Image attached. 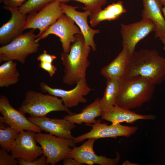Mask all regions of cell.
Masks as SVG:
<instances>
[{"instance_id":"obj_1","label":"cell","mask_w":165,"mask_h":165,"mask_svg":"<svg viewBox=\"0 0 165 165\" xmlns=\"http://www.w3.org/2000/svg\"><path fill=\"white\" fill-rule=\"evenodd\" d=\"M138 76L155 85L165 80V58L155 50L135 51L130 57L123 78Z\"/></svg>"},{"instance_id":"obj_2","label":"cell","mask_w":165,"mask_h":165,"mask_svg":"<svg viewBox=\"0 0 165 165\" xmlns=\"http://www.w3.org/2000/svg\"><path fill=\"white\" fill-rule=\"evenodd\" d=\"M155 85L139 76L123 78L119 81L115 105L129 109L139 108L151 99Z\"/></svg>"},{"instance_id":"obj_3","label":"cell","mask_w":165,"mask_h":165,"mask_svg":"<svg viewBox=\"0 0 165 165\" xmlns=\"http://www.w3.org/2000/svg\"><path fill=\"white\" fill-rule=\"evenodd\" d=\"M75 39L71 46L68 53L61 54L62 64L64 67L63 83L69 85L76 84L80 80L86 79V71L90 62L88 59L91 50L85 45L82 34L75 35Z\"/></svg>"},{"instance_id":"obj_4","label":"cell","mask_w":165,"mask_h":165,"mask_svg":"<svg viewBox=\"0 0 165 165\" xmlns=\"http://www.w3.org/2000/svg\"><path fill=\"white\" fill-rule=\"evenodd\" d=\"M63 103L61 99L57 97L29 90L26 92L24 99L18 110L32 117L46 116L53 111H64L69 115L75 113L71 112Z\"/></svg>"},{"instance_id":"obj_5","label":"cell","mask_w":165,"mask_h":165,"mask_svg":"<svg viewBox=\"0 0 165 165\" xmlns=\"http://www.w3.org/2000/svg\"><path fill=\"white\" fill-rule=\"evenodd\" d=\"M35 29L23 33L9 43L0 48V62L16 60L24 64L27 57L37 53L39 44L36 41Z\"/></svg>"},{"instance_id":"obj_6","label":"cell","mask_w":165,"mask_h":165,"mask_svg":"<svg viewBox=\"0 0 165 165\" xmlns=\"http://www.w3.org/2000/svg\"><path fill=\"white\" fill-rule=\"evenodd\" d=\"M35 139L41 147L48 164L54 165L68 157L75 146L74 139L59 138L49 134L35 133Z\"/></svg>"},{"instance_id":"obj_7","label":"cell","mask_w":165,"mask_h":165,"mask_svg":"<svg viewBox=\"0 0 165 165\" xmlns=\"http://www.w3.org/2000/svg\"><path fill=\"white\" fill-rule=\"evenodd\" d=\"M75 23L71 18L64 14L40 36L36 38V41L39 42L51 34L55 35L59 38L63 52L68 53L71 48V44L75 40V35L82 34Z\"/></svg>"},{"instance_id":"obj_8","label":"cell","mask_w":165,"mask_h":165,"mask_svg":"<svg viewBox=\"0 0 165 165\" xmlns=\"http://www.w3.org/2000/svg\"><path fill=\"white\" fill-rule=\"evenodd\" d=\"M60 3L54 1L48 4L38 12L29 14L24 30L28 29H38L36 38L64 14Z\"/></svg>"},{"instance_id":"obj_9","label":"cell","mask_w":165,"mask_h":165,"mask_svg":"<svg viewBox=\"0 0 165 165\" xmlns=\"http://www.w3.org/2000/svg\"><path fill=\"white\" fill-rule=\"evenodd\" d=\"M99 119L95 123L90 126L92 127L90 130L75 138L76 143H80L85 140L93 138L96 140L100 138L117 137L124 136L129 137L135 133L139 129L137 127L124 126L119 124H113L108 125L107 123H101Z\"/></svg>"},{"instance_id":"obj_10","label":"cell","mask_w":165,"mask_h":165,"mask_svg":"<svg viewBox=\"0 0 165 165\" xmlns=\"http://www.w3.org/2000/svg\"><path fill=\"white\" fill-rule=\"evenodd\" d=\"M40 85L42 92L61 98L64 105L68 108L75 107L80 103H86L87 100L84 96L93 90L88 85L86 79L80 80L75 87L70 90L52 88L44 82H41Z\"/></svg>"},{"instance_id":"obj_11","label":"cell","mask_w":165,"mask_h":165,"mask_svg":"<svg viewBox=\"0 0 165 165\" xmlns=\"http://www.w3.org/2000/svg\"><path fill=\"white\" fill-rule=\"evenodd\" d=\"M120 33L122 44L127 48L130 57L135 51L136 46L150 32L155 31L156 27L150 20L142 18L137 22L125 24H121Z\"/></svg>"},{"instance_id":"obj_12","label":"cell","mask_w":165,"mask_h":165,"mask_svg":"<svg viewBox=\"0 0 165 165\" xmlns=\"http://www.w3.org/2000/svg\"><path fill=\"white\" fill-rule=\"evenodd\" d=\"M0 112L3 116H0V120L20 132L28 130L37 133L42 131V130L38 127L25 117V113L12 107L8 99L4 95L0 96Z\"/></svg>"},{"instance_id":"obj_13","label":"cell","mask_w":165,"mask_h":165,"mask_svg":"<svg viewBox=\"0 0 165 165\" xmlns=\"http://www.w3.org/2000/svg\"><path fill=\"white\" fill-rule=\"evenodd\" d=\"M35 132L31 130L20 132L10 151L14 158L31 161L43 154L41 147L36 144L35 137Z\"/></svg>"},{"instance_id":"obj_14","label":"cell","mask_w":165,"mask_h":165,"mask_svg":"<svg viewBox=\"0 0 165 165\" xmlns=\"http://www.w3.org/2000/svg\"><path fill=\"white\" fill-rule=\"evenodd\" d=\"M96 140L89 138L82 145L73 147L68 157L73 158L83 165L86 164L93 165L94 164L101 165H116L120 160L119 153L117 152L116 157L108 158L102 156H98L93 149L94 144Z\"/></svg>"},{"instance_id":"obj_15","label":"cell","mask_w":165,"mask_h":165,"mask_svg":"<svg viewBox=\"0 0 165 165\" xmlns=\"http://www.w3.org/2000/svg\"><path fill=\"white\" fill-rule=\"evenodd\" d=\"M11 14L9 20L0 28V44L6 45L22 35L24 31L27 16L20 12L18 8L3 6Z\"/></svg>"},{"instance_id":"obj_16","label":"cell","mask_w":165,"mask_h":165,"mask_svg":"<svg viewBox=\"0 0 165 165\" xmlns=\"http://www.w3.org/2000/svg\"><path fill=\"white\" fill-rule=\"evenodd\" d=\"M60 6L64 13L71 18L80 28L82 35L85 45L90 47L94 51L97 50L94 42V37L100 32L98 29H93L90 27L87 22V18L91 12L89 11L79 12L76 10L79 7L67 5L64 3H60Z\"/></svg>"},{"instance_id":"obj_17","label":"cell","mask_w":165,"mask_h":165,"mask_svg":"<svg viewBox=\"0 0 165 165\" xmlns=\"http://www.w3.org/2000/svg\"><path fill=\"white\" fill-rule=\"evenodd\" d=\"M28 119L42 130L56 137L74 139L71 130L76 126L75 123L68 120L63 119H51L46 116L30 117Z\"/></svg>"},{"instance_id":"obj_18","label":"cell","mask_w":165,"mask_h":165,"mask_svg":"<svg viewBox=\"0 0 165 165\" xmlns=\"http://www.w3.org/2000/svg\"><path fill=\"white\" fill-rule=\"evenodd\" d=\"M101 116L102 119L115 124L124 122L132 123L139 120H154L156 118L153 115L138 114L130 109L116 105L103 110Z\"/></svg>"},{"instance_id":"obj_19","label":"cell","mask_w":165,"mask_h":165,"mask_svg":"<svg viewBox=\"0 0 165 165\" xmlns=\"http://www.w3.org/2000/svg\"><path fill=\"white\" fill-rule=\"evenodd\" d=\"M142 18L151 20L156 27V38L165 35V18L163 14L162 5L160 0H143Z\"/></svg>"},{"instance_id":"obj_20","label":"cell","mask_w":165,"mask_h":165,"mask_svg":"<svg viewBox=\"0 0 165 165\" xmlns=\"http://www.w3.org/2000/svg\"><path fill=\"white\" fill-rule=\"evenodd\" d=\"M130 55L125 46L111 63L103 67L101 71V75L107 78H113L119 80L124 76Z\"/></svg>"},{"instance_id":"obj_21","label":"cell","mask_w":165,"mask_h":165,"mask_svg":"<svg viewBox=\"0 0 165 165\" xmlns=\"http://www.w3.org/2000/svg\"><path fill=\"white\" fill-rule=\"evenodd\" d=\"M78 114L69 115L65 116L64 118L74 123L81 124L84 123L87 125L96 123L98 120L95 118L101 116L103 110L100 103V99L97 98L93 102L86 106Z\"/></svg>"},{"instance_id":"obj_22","label":"cell","mask_w":165,"mask_h":165,"mask_svg":"<svg viewBox=\"0 0 165 165\" xmlns=\"http://www.w3.org/2000/svg\"><path fill=\"white\" fill-rule=\"evenodd\" d=\"M126 12L122 1H119L112 3L104 9H101L96 13H91L89 16L90 25L94 27L104 20L110 21L119 19Z\"/></svg>"},{"instance_id":"obj_23","label":"cell","mask_w":165,"mask_h":165,"mask_svg":"<svg viewBox=\"0 0 165 165\" xmlns=\"http://www.w3.org/2000/svg\"><path fill=\"white\" fill-rule=\"evenodd\" d=\"M17 62L10 60L0 66V87H8L16 84L20 74L17 68Z\"/></svg>"},{"instance_id":"obj_24","label":"cell","mask_w":165,"mask_h":165,"mask_svg":"<svg viewBox=\"0 0 165 165\" xmlns=\"http://www.w3.org/2000/svg\"><path fill=\"white\" fill-rule=\"evenodd\" d=\"M106 86L100 103L103 110H106L115 105L119 88V80L113 78H107Z\"/></svg>"},{"instance_id":"obj_25","label":"cell","mask_w":165,"mask_h":165,"mask_svg":"<svg viewBox=\"0 0 165 165\" xmlns=\"http://www.w3.org/2000/svg\"><path fill=\"white\" fill-rule=\"evenodd\" d=\"M20 131L10 126L5 127L0 121V147L10 152L17 138Z\"/></svg>"},{"instance_id":"obj_26","label":"cell","mask_w":165,"mask_h":165,"mask_svg":"<svg viewBox=\"0 0 165 165\" xmlns=\"http://www.w3.org/2000/svg\"><path fill=\"white\" fill-rule=\"evenodd\" d=\"M54 0H27L18 9L23 13L27 14L39 11Z\"/></svg>"},{"instance_id":"obj_27","label":"cell","mask_w":165,"mask_h":165,"mask_svg":"<svg viewBox=\"0 0 165 165\" xmlns=\"http://www.w3.org/2000/svg\"><path fill=\"white\" fill-rule=\"evenodd\" d=\"M59 3H64L73 1L80 2L84 6L82 9L85 11H89L95 13L101 10V7L105 4L107 0H54Z\"/></svg>"},{"instance_id":"obj_28","label":"cell","mask_w":165,"mask_h":165,"mask_svg":"<svg viewBox=\"0 0 165 165\" xmlns=\"http://www.w3.org/2000/svg\"><path fill=\"white\" fill-rule=\"evenodd\" d=\"M5 149H0V165H16L18 161L14 158L12 155L9 154Z\"/></svg>"},{"instance_id":"obj_29","label":"cell","mask_w":165,"mask_h":165,"mask_svg":"<svg viewBox=\"0 0 165 165\" xmlns=\"http://www.w3.org/2000/svg\"><path fill=\"white\" fill-rule=\"evenodd\" d=\"M18 163L20 165H46L48 164L46 157L43 154L38 159L31 161H26L20 159H17Z\"/></svg>"},{"instance_id":"obj_30","label":"cell","mask_w":165,"mask_h":165,"mask_svg":"<svg viewBox=\"0 0 165 165\" xmlns=\"http://www.w3.org/2000/svg\"><path fill=\"white\" fill-rule=\"evenodd\" d=\"M40 68L47 72L50 77H52L55 74L57 68L52 63L41 62L39 64Z\"/></svg>"},{"instance_id":"obj_31","label":"cell","mask_w":165,"mask_h":165,"mask_svg":"<svg viewBox=\"0 0 165 165\" xmlns=\"http://www.w3.org/2000/svg\"><path fill=\"white\" fill-rule=\"evenodd\" d=\"M56 58L55 55L49 54L47 53L46 50H44L43 53L38 56L37 59L40 62H44L52 63Z\"/></svg>"},{"instance_id":"obj_32","label":"cell","mask_w":165,"mask_h":165,"mask_svg":"<svg viewBox=\"0 0 165 165\" xmlns=\"http://www.w3.org/2000/svg\"><path fill=\"white\" fill-rule=\"evenodd\" d=\"M26 0H3V3L4 6L13 8H19Z\"/></svg>"},{"instance_id":"obj_33","label":"cell","mask_w":165,"mask_h":165,"mask_svg":"<svg viewBox=\"0 0 165 165\" xmlns=\"http://www.w3.org/2000/svg\"><path fill=\"white\" fill-rule=\"evenodd\" d=\"M64 165H83L75 159L69 157H67L63 160Z\"/></svg>"},{"instance_id":"obj_34","label":"cell","mask_w":165,"mask_h":165,"mask_svg":"<svg viewBox=\"0 0 165 165\" xmlns=\"http://www.w3.org/2000/svg\"><path fill=\"white\" fill-rule=\"evenodd\" d=\"M159 38L163 44V48L165 50V35L160 37Z\"/></svg>"},{"instance_id":"obj_35","label":"cell","mask_w":165,"mask_h":165,"mask_svg":"<svg viewBox=\"0 0 165 165\" xmlns=\"http://www.w3.org/2000/svg\"><path fill=\"white\" fill-rule=\"evenodd\" d=\"M161 4L164 7L162 8V11L164 16L165 17V0H160Z\"/></svg>"},{"instance_id":"obj_36","label":"cell","mask_w":165,"mask_h":165,"mask_svg":"<svg viewBox=\"0 0 165 165\" xmlns=\"http://www.w3.org/2000/svg\"><path fill=\"white\" fill-rule=\"evenodd\" d=\"M123 165H139L138 164H137V163H133L130 162V161L128 160H126L124 161L123 164Z\"/></svg>"},{"instance_id":"obj_37","label":"cell","mask_w":165,"mask_h":165,"mask_svg":"<svg viewBox=\"0 0 165 165\" xmlns=\"http://www.w3.org/2000/svg\"><path fill=\"white\" fill-rule=\"evenodd\" d=\"M3 0H0V2L1 3H2L3 2Z\"/></svg>"}]
</instances>
